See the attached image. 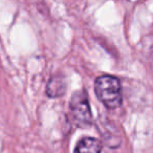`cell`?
Instances as JSON below:
<instances>
[{"mask_svg": "<svg viewBox=\"0 0 153 153\" xmlns=\"http://www.w3.org/2000/svg\"><path fill=\"white\" fill-rule=\"evenodd\" d=\"M94 92L107 108L114 109L122 105L121 83L117 76L104 74L97 78L94 82Z\"/></svg>", "mask_w": 153, "mask_h": 153, "instance_id": "6da1fadb", "label": "cell"}, {"mask_svg": "<svg viewBox=\"0 0 153 153\" xmlns=\"http://www.w3.org/2000/svg\"><path fill=\"white\" fill-rule=\"evenodd\" d=\"M70 115L76 126L86 128L91 125L92 114L88 103L87 94L84 90H78L71 97L69 102Z\"/></svg>", "mask_w": 153, "mask_h": 153, "instance_id": "7a4b0ae2", "label": "cell"}, {"mask_svg": "<svg viewBox=\"0 0 153 153\" xmlns=\"http://www.w3.org/2000/svg\"><path fill=\"white\" fill-rule=\"evenodd\" d=\"M102 143L94 137H84L76 146L74 153H101Z\"/></svg>", "mask_w": 153, "mask_h": 153, "instance_id": "3957f363", "label": "cell"}, {"mask_svg": "<svg viewBox=\"0 0 153 153\" xmlns=\"http://www.w3.org/2000/svg\"><path fill=\"white\" fill-rule=\"evenodd\" d=\"M66 91V84L65 80L61 76H55L49 80L47 84L46 94L51 98H57L62 94H64Z\"/></svg>", "mask_w": 153, "mask_h": 153, "instance_id": "277c9868", "label": "cell"}]
</instances>
